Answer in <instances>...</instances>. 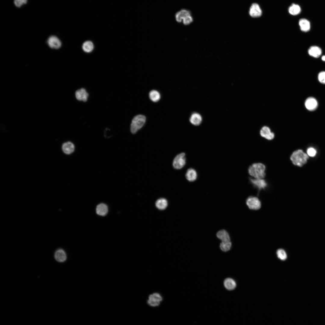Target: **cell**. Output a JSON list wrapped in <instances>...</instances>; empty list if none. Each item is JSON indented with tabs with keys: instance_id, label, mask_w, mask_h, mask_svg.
I'll return each instance as SVG.
<instances>
[{
	"instance_id": "ac0fdd59",
	"label": "cell",
	"mask_w": 325,
	"mask_h": 325,
	"mask_svg": "<svg viewBox=\"0 0 325 325\" xmlns=\"http://www.w3.org/2000/svg\"><path fill=\"white\" fill-rule=\"evenodd\" d=\"M190 121V122L193 125H199L202 122V117L200 114L197 113H193L191 116Z\"/></svg>"
},
{
	"instance_id": "603a6c76",
	"label": "cell",
	"mask_w": 325,
	"mask_h": 325,
	"mask_svg": "<svg viewBox=\"0 0 325 325\" xmlns=\"http://www.w3.org/2000/svg\"><path fill=\"white\" fill-rule=\"evenodd\" d=\"M156 207L159 209H165L168 205L167 200L164 198H161L157 200L156 202Z\"/></svg>"
},
{
	"instance_id": "8fae6325",
	"label": "cell",
	"mask_w": 325,
	"mask_h": 325,
	"mask_svg": "<svg viewBox=\"0 0 325 325\" xmlns=\"http://www.w3.org/2000/svg\"><path fill=\"white\" fill-rule=\"evenodd\" d=\"M48 43L51 48L58 49L61 46V43L60 39L56 36H51L48 39Z\"/></svg>"
},
{
	"instance_id": "ffe728a7",
	"label": "cell",
	"mask_w": 325,
	"mask_h": 325,
	"mask_svg": "<svg viewBox=\"0 0 325 325\" xmlns=\"http://www.w3.org/2000/svg\"><path fill=\"white\" fill-rule=\"evenodd\" d=\"M217 236L221 240L222 242L230 241V237L228 233L224 230L218 231L217 234Z\"/></svg>"
},
{
	"instance_id": "6da1fadb",
	"label": "cell",
	"mask_w": 325,
	"mask_h": 325,
	"mask_svg": "<svg viewBox=\"0 0 325 325\" xmlns=\"http://www.w3.org/2000/svg\"><path fill=\"white\" fill-rule=\"evenodd\" d=\"M265 166L261 163H254L248 169L249 175L254 178H264L265 176Z\"/></svg>"
},
{
	"instance_id": "3957f363",
	"label": "cell",
	"mask_w": 325,
	"mask_h": 325,
	"mask_svg": "<svg viewBox=\"0 0 325 325\" xmlns=\"http://www.w3.org/2000/svg\"><path fill=\"white\" fill-rule=\"evenodd\" d=\"M146 118L144 115H139L134 117L132 120L131 125V131L133 134L135 133L141 128L145 124Z\"/></svg>"
},
{
	"instance_id": "ba28073f",
	"label": "cell",
	"mask_w": 325,
	"mask_h": 325,
	"mask_svg": "<svg viewBox=\"0 0 325 325\" xmlns=\"http://www.w3.org/2000/svg\"><path fill=\"white\" fill-rule=\"evenodd\" d=\"M260 135L265 139L271 140L274 138V133L271 131L270 128L267 126L262 127L260 131Z\"/></svg>"
},
{
	"instance_id": "5bb4252c",
	"label": "cell",
	"mask_w": 325,
	"mask_h": 325,
	"mask_svg": "<svg viewBox=\"0 0 325 325\" xmlns=\"http://www.w3.org/2000/svg\"><path fill=\"white\" fill-rule=\"evenodd\" d=\"M75 96L78 100L85 102L87 100L88 94L84 88H81L76 91Z\"/></svg>"
},
{
	"instance_id": "277c9868",
	"label": "cell",
	"mask_w": 325,
	"mask_h": 325,
	"mask_svg": "<svg viewBox=\"0 0 325 325\" xmlns=\"http://www.w3.org/2000/svg\"><path fill=\"white\" fill-rule=\"evenodd\" d=\"M186 163L185 154L182 153L178 154L174 158L173 166L176 169H180L183 168Z\"/></svg>"
},
{
	"instance_id": "30bf717a",
	"label": "cell",
	"mask_w": 325,
	"mask_h": 325,
	"mask_svg": "<svg viewBox=\"0 0 325 325\" xmlns=\"http://www.w3.org/2000/svg\"><path fill=\"white\" fill-rule=\"evenodd\" d=\"M305 105L306 108L309 111H313L317 107L318 103L314 98L310 97L307 98L305 100Z\"/></svg>"
},
{
	"instance_id": "5b68a950",
	"label": "cell",
	"mask_w": 325,
	"mask_h": 325,
	"mask_svg": "<svg viewBox=\"0 0 325 325\" xmlns=\"http://www.w3.org/2000/svg\"><path fill=\"white\" fill-rule=\"evenodd\" d=\"M246 204L249 208L252 210H258L261 207V203L256 197L250 196L246 200Z\"/></svg>"
},
{
	"instance_id": "4fadbf2b",
	"label": "cell",
	"mask_w": 325,
	"mask_h": 325,
	"mask_svg": "<svg viewBox=\"0 0 325 325\" xmlns=\"http://www.w3.org/2000/svg\"><path fill=\"white\" fill-rule=\"evenodd\" d=\"M190 15H191V12L190 10L185 9H182L175 13V19L177 22L181 23L184 17Z\"/></svg>"
},
{
	"instance_id": "52a82bcc",
	"label": "cell",
	"mask_w": 325,
	"mask_h": 325,
	"mask_svg": "<svg viewBox=\"0 0 325 325\" xmlns=\"http://www.w3.org/2000/svg\"><path fill=\"white\" fill-rule=\"evenodd\" d=\"M250 183L258 190L264 189L267 186V183L263 178H249Z\"/></svg>"
},
{
	"instance_id": "e0dca14e",
	"label": "cell",
	"mask_w": 325,
	"mask_h": 325,
	"mask_svg": "<svg viewBox=\"0 0 325 325\" xmlns=\"http://www.w3.org/2000/svg\"><path fill=\"white\" fill-rule=\"evenodd\" d=\"M108 212L107 206L105 204L101 203L98 204L96 208V212L99 215L104 216L106 215Z\"/></svg>"
},
{
	"instance_id": "4dcf8cb0",
	"label": "cell",
	"mask_w": 325,
	"mask_h": 325,
	"mask_svg": "<svg viewBox=\"0 0 325 325\" xmlns=\"http://www.w3.org/2000/svg\"><path fill=\"white\" fill-rule=\"evenodd\" d=\"M317 151L314 148L311 147L309 148L307 150V154L310 156L314 157L316 154Z\"/></svg>"
},
{
	"instance_id": "7a4b0ae2",
	"label": "cell",
	"mask_w": 325,
	"mask_h": 325,
	"mask_svg": "<svg viewBox=\"0 0 325 325\" xmlns=\"http://www.w3.org/2000/svg\"><path fill=\"white\" fill-rule=\"evenodd\" d=\"M308 156L302 150H298L294 151L292 154L290 159L295 165L301 167L305 164Z\"/></svg>"
},
{
	"instance_id": "d4e9b609",
	"label": "cell",
	"mask_w": 325,
	"mask_h": 325,
	"mask_svg": "<svg viewBox=\"0 0 325 325\" xmlns=\"http://www.w3.org/2000/svg\"><path fill=\"white\" fill-rule=\"evenodd\" d=\"M94 48V44L93 42L90 41L85 42L82 45L83 50L86 53L91 52L93 50Z\"/></svg>"
},
{
	"instance_id": "83f0119b",
	"label": "cell",
	"mask_w": 325,
	"mask_h": 325,
	"mask_svg": "<svg viewBox=\"0 0 325 325\" xmlns=\"http://www.w3.org/2000/svg\"><path fill=\"white\" fill-rule=\"evenodd\" d=\"M277 254L279 258L282 260H285L287 258V254L286 252L282 249L277 250Z\"/></svg>"
},
{
	"instance_id": "7402d4cb",
	"label": "cell",
	"mask_w": 325,
	"mask_h": 325,
	"mask_svg": "<svg viewBox=\"0 0 325 325\" xmlns=\"http://www.w3.org/2000/svg\"><path fill=\"white\" fill-rule=\"evenodd\" d=\"M63 152L69 154L72 153L74 150V146L71 142H67L64 144L62 146Z\"/></svg>"
},
{
	"instance_id": "f1b7e54d",
	"label": "cell",
	"mask_w": 325,
	"mask_h": 325,
	"mask_svg": "<svg viewBox=\"0 0 325 325\" xmlns=\"http://www.w3.org/2000/svg\"><path fill=\"white\" fill-rule=\"evenodd\" d=\"M193 21V18L191 15L187 16L184 17L182 20L183 23L185 25L190 24Z\"/></svg>"
},
{
	"instance_id": "484cf974",
	"label": "cell",
	"mask_w": 325,
	"mask_h": 325,
	"mask_svg": "<svg viewBox=\"0 0 325 325\" xmlns=\"http://www.w3.org/2000/svg\"><path fill=\"white\" fill-rule=\"evenodd\" d=\"M149 98L154 102L158 101L160 98V95L158 91L155 90H152L149 93Z\"/></svg>"
},
{
	"instance_id": "d6a6232c",
	"label": "cell",
	"mask_w": 325,
	"mask_h": 325,
	"mask_svg": "<svg viewBox=\"0 0 325 325\" xmlns=\"http://www.w3.org/2000/svg\"><path fill=\"white\" fill-rule=\"evenodd\" d=\"M321 59L323 61H325V55L322 56L321 57Z\"/></svg>"
},
{
	"instance_id": "1f68e13d",
	"label": "cell",
	"mask_w": 325,
	"mask_h": 325,
	"mask_svg": "<svg viewBox=\"0 0 325 325\" xmlns=\"http://www.w3.org/2000/svg\"><path fill=\"white\" fill-rule=\"evenodd\" d=\"M27 2V0H14V3L16 6L20 7L23 4H26Z\"/></svg>"
},
{
	"instance_id": "44dd1931",
	"label": "cell",
	"mask_w": 325,
	"mask_h": 325,
	"mask_svg": "<svg viewBox=\"0 0 325 325\" xmlns=\"http://www.w3.org/2000/svg\"><path fill=\"white\" fill-rule=\"evenodd\" d=\"M224 285L225 288L229 290L234 289L236 287V284L235 281L231 278H227L224 281Z\"/></svg>"
},
{
	"instance_id": "7c38bea8",
	"label": "cell",
	"mask_w": 325,
	"mask_h": 325,
	"mask_svg": "<svg viewBox=\"0 0 325 325\" xmlns=\"http://www.w3.org/2000/svg\"><path fill=\"white\" fill-rule=\"evenodd\" d=\"M54 258L55 260L58 262H64L67 259V254L63 249H58L54 252Z\"/></svg>"
},
{
	"instance_id": "2e32d148",
	"label": "cell",
	"mask_w": 325,
	"mask_h": 325,
	"mask_svg": "<svg viewBox=\"0 0 325 325\" xmlns=\"http://www.w3.org/2000/svg\"><path fill=\"white\" fill-rule=\"evenodd\" d=\"M299 25L301 30L304 32L309 31L310 29V23L307 20L303 18L299 21Z\"/></svg>"
},
{
	"instance_id": "8992f818",
	"label": "cell",
	"mask_w": 325,
	"mask_h": 325,
	"mask_svg": "<svg viewBox=\"0 0 325 325\" xmlns=\"http://www.w3.org/2000/svg\"><path fill=\"white\" fill-rule=\"evenodd\" d=\"M162 300V297L159 293H154L149 296L147 303L150 306L156 307L159 305Z\"/></svg>"
},
{
	"instance_id": "4316f807",
	"label": "cell",
	"mask_w": 325,
	"mask_h": 325,
	"mask_svg": "<svg viewBox=\"0 0 325 325\" xmlns=\"http://www.w3.org/2000/svg\"><path fill=\"white\" fill-rule=\"evenodd\" d=\"M231 241L221 242L220 245L221 249L223 251L227 252L229 250L231 247Z\"/></svg>"
},
{
	"instance_id": "cb8c5ba5",
	"label": "cell",
	"mask_w": 325,
	"mask_h": 325,
	"mask_svg": "<svg viewBox=\"0 0 325 325\" xmlns=\"http://www.w3.org/2000/svg\"><path fill=\"white\" fill-rule=\"evenodd\" d=\"M288 11L291 14L296 15L301 12V8L299 5L292 4L289 8Z\"/></svg>"
},
{
	"instance_id": "9c48e42d",
	"label": "cell",
	"mask_w": 325,
	"mask_h": 325,
	"mask_svg": "<svg viewBox=\"0 0 325 325\" xmlns=\"http://www.w3.org/2000/svg\"><path fill=\"white\" fill-rule=\"evenodd\" d=\"M249 13L251 17H259L262 15V11L258 4L253 3L250 7Z\"/></svg>"
},
{
	"instance_id": "d6986e66",
	"label": "cell",
	"mask_w": 325,
	"mask_h": 325,
	"mask_svg": "<svg viewBox=\"0 0 325 325\" xmlns=\"http://www.w3.org/2000/svg\"><path fill=\"white\" fill-rule=\"evenodd\" d=\"M186 179L190 182L195 181L197 177V174L196 171L193 169H188L185 175Z\"/></svg>"
},
{
	"instance_id": "9a60e30c",
	"label": "cell",
	"mask_w": 325,
	"mask_h": 325,
	"mask_svg": "<svg viewBox=\"0 0 325 325\" xmlns=\"http://www.w3.org/2000/svg\"><path fill=\"white\" fill-rule=\"evenodd\" d=\"M309 54L314 57L318 58L322 53V50L319 47L316 46H311L308 50Z\"/></svg>"
},
{
	"instance_id": "f546056e",
	"label": "cell",
	"mask_w": 325,
	"mask_h": 325,
	"mask_svg": "<svg viewBox=\"0 0 325 325\" xmlns=\"http://www.w3.org/2000/svg\"><path fill=\"white\" fill-rule=\"evenodd\" d=\"M318 79L321 83L325 84V71H322L319 73Z\"/></svg>"
}]
</instances>
